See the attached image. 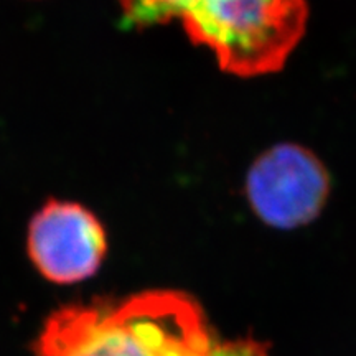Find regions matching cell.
Returning <instances> with one entry per match:
<instances>
[{
	"label": "cell",
	"mask_w": 356,
	"mask_h": 356,
	"mask_svg": "<svg viewBox=\"0 0 356 356\" xmlns=\"http://www.w3.org/2000/svg\"><path fill=\"white\" fill-rule=\"evenodd\" d=\"M26 249L43 277L74 284L97 273L108 238L102 222L86 207L50 200L30 221Z\"/></svg>",
	"instance_id": "cell-3"
},
{
	"label": "cell",
	"mask_w": 356,
	"mask_h": 356,
	"mask_svg": "<svg viewBox=\"0 0 356 356\" xmlns=\"http://www.w3.org/2000/svg\"><path fill=\"white\" fill-rule=\"evenodd\" d=\"M216 338L191 297L142 292L53 314L37 356H210Z\"/></svg>",
	"instance_id": "cell-1"
},
{
	"label": "cell",
	"mask_w": 356,
	"mask_h": 356,
	"mask_svg": "<svg viewBox=\"0 0 356 356\" xmlns=\"http://www.w3.org/2000/svg\"><path fill=\"white\" fill-rule=\"evenodd\" d=\"M210 356H270L266 346L259 341L251 340H233V341H218L213 346Z\"/></svg>",
	"instance_id": "cell-4"
},
{
	"label": "cell",
	"mask_w": 356,
	"mask_h": 356,
	"mask_svg": "<svg viewBox=\"0 0 356 356\" xmlns=\"http://www.w3.org/2000/svg\"><path fill=\"white\" fill-rule=\"evenodd\" d=\"M330 191L327 168L305 147L280 144L256 159L246 178L252 211L266 225L293 229L315 220Z\"/></svg>",
	"instance_id": "cell-2"
}]
</instances>
